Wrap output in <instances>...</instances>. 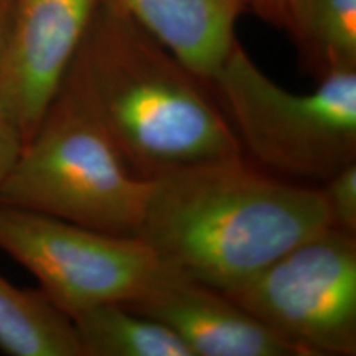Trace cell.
<instances>
[{
    "mask_svg": "<svg viewBox=\"0 0 356 356\" xmlns=\"http://www.w3.org/2000/svg\"><path fill=\"white\" fill-rule=\"evenodd\" d=\"M60 88L81 102L129 170L144 180L246 157L211 83L113 0L96 2Z\"/></svg>",
    "mask_w": 356,
    "mask_h": 356,
    "instance_id": "cell-1",
    "label": "cell"
},
{
    "mask_svg": "<svg viewBox=\"0 0 356 356\" xmlns=\"http://www.w3.org/2000/svg\"><path fill=\"white\" fill-rule=\"evenodd\" d=\"M327 228L322 188L236 157L150 180L137 239L160 264L225 292Z\"/></svg>",
    "mask_w": 356,
    "mask_h": 356,
    "instance_id": "cell-2",
    "label": "cell"
},
{
    "mask_svg": "<svg viewBox=\"0 0 356 356\" xmlns=\"http://www.w3.org/2000/svg\"><path fill=\"white\" fill-rule=\"evenodd\" d=\"M149 188L150 180L129 170L95 118L60 88L0 184V202L137 238Z\"/></svg>",
    "mask_w": 356,
    "mask_h": 356,
    "instance_id": "cell-3",
    "label": "cell"
},
{
    "mask_svg": "<svg viewBox=\"0 0 356 356\" xmlns=\"http://www.w3.org/2000/svg\"><path fill=\"white\" fill-rule=\"evenodd\" d=\"M210 83L244 155L275 175L323 184L356 162V70L332 71L296 95L236 42Z\"/></svg>",
    "mask_w": 356,
    "mask_h": 356,
    "instance_id": "cell-4",
    "label": "cell"
},
{
    "mask_svg": "<svg viewBox=\"0 0 356 356\" xmlns=\"http://www.w3.org/2000/svg\"><path fill=\"white\" fill-rule=\"evenodd\" d=\"M300 356L356 355V234L330 228L222 292Z\"/></svg>",
    "mask_w": 356,
    "mask_h": 356,
    "instance_id": "cell-5",
    "label": "cell"
},
{
    "mask_svg": "<svg viewBox=\"0 0 356 356\" xmlns=\"http://www.w3.org/2000/svg\"><path fill=\"white\" fill-rule=\"evenodd\" d=\"M0 251L24 266L38 289L70 320L101 304L136 296L159 266L137 238L0 202Z\"/></svg>",
    "mask_w": 356,
    "mask_h": 356,
    "instance_id": "cell-6",
    "label": "cell"
},
{
    "mask_svg": "<svg viewBox=\"0 0 356 356\" xmlns=\"http://www.w3.org/2000/svg\"><path fill=\"white\" fill-rule=\"evenodd\" d=\"M97 0H15L0 56V115L24 144L56 96Z\"/></svg>",
    "mask_w": 356,
    "mask_h": 356,
    "instance_id": "cell-7",
    "label": "cell"
},
{
    "mask_svg": "<svg viewBox=\"0 0 356 356\" xmlns=\"http://www.w3.org/2000/svg\"><path fill=\"white\" fill-rule=\"evenodd\" d=\"M122 305L170 328L193 356H300L221 291L160 262Z\"/></svg>",
    "mask_w": 356,
    "mask_h": 356,
    "instance_id": "cell-8",
    "label": "cell"
},
{
    "mask_svg": "<svg viewBox=\"0 0 356 356\" xmlns=\"http://www.w3.org/2000/svg\"><path fill=\"white\" fill-rule=\"evenodd\" d=\"M150 37L204 79L213 78L238 42L246 0H113Z\"/></svg>",
    "mask_w": 356,
    "mask_h": 356,
    "instance_id": "cell-9",
    "label": "cell"
},
{
    "mask_svg": "<svg viewBox=\"0 0 356 356\" xmlns=\"http://www.w3.org/2000/svg\"><path fill=\"white\" fill-rule=\"evenodd\" d=\"M0 350L12 356H81L73 323L40 289L0 275Z\"/></svg>",
    "mask_w": 356,
    "mask_h": 356,
    "instance_id": "cell-10",
    "label": "cell"
},
{
    "mask_svg": "<svg viewBox=\"0 0 356 356\" xmlns=\"http://www.w3.org/2000/svg\"><path fill=\"white\" fill-rule=\"evenodd\" d=\"M71 323L81 356H193L170 328L118 302L84 310Z\"/></svg>",
    "mask_w": 356,
    "mask_h": 356,
    "instance_id": "cell-11",
    "label": "cell"
},
{
    "mask_svg": "<svg viewBox=\"0 0 356 356\" xmlns=\"http://www.w3.org/2000/svg\"><path fill=\"white\" fill-rule=\"evenodd\" d=\"M291 38L317 79L356 70V0H304Z\"/></svg>",
    "mask_w": 356,
    "mask_h": 356,
    "instance_id": "cell-12",
    "label": "cell"
},
{
    "mask_svg": "<svg viewBox=\"0 0 356 356\" xmlns=\"http://www.w3.org/2000/svg\"><path fill=\"white\" fill-rule=\"evenodd\" d=\"M322 193L330 226L356 234V162L348 163L325 180Z\"/></svg>",
    "mask_w": 356,
    "mask_h": 356,
    "instance_id": "cell-13",
    "label": "cell"
},
{
    "mask_svg": "<svg viewBox=\"0 0 356 356\" xmlns=\"http://www.w3.org/2000/svg\"><path fill=\"white\" fill-rule=\"evenodd\" d=\"M302 2L304 0H246L248 10L291 37L299 20Z\"/></svg>",
    "mask_w": 356,
    "mask_h": 356,
    "instance_id": "cell-14",
    "label": "cell"
},
{
    "mask_svg": "<svg viewBox=\"0 0 356 356\" xmlns=\"http://www.w3.org/2000/svg\"><path fill=\"white\" fill-rule=\"evenodd\" d=\"M22 149H24V139L19 131L0 115V184L6 180L12 167L15 165Z\"/></svg>",
    "mask_w": 356,
    "mask_h": 356,
    "instance_id": "cell-15",
    "label": "cell"
},
{
    "mask_svg": "<svg viewBox=\"0 0 356 356\" xmlns=\"http://www.w3.org/2000/svg\"><path fill=\"white\" fill-rule=\"evenodd\" d=\"M13 6H15V0H0V56H2L8 29H10Z\"/></svg>",
    "mask_w": 356,
    "mask_h": 356,
    "instance_id": "cell-16",
    "label": "cell"
}]
</instances>
